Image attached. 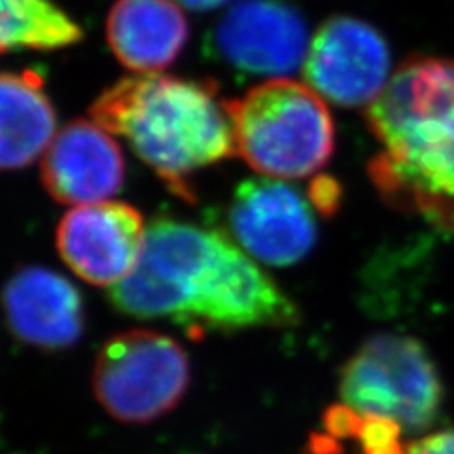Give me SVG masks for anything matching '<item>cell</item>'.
<instances>
[{
    "instance_id": "277c9868",
    "label": "cell",
    "mask_w": 454,
    "mask_h": 454,
    "mask_svg": "<svg viewBox=\"0 0 454 454\" xmlns=\"http://www.w3.org/2000/svg\"><path fill=\"white\" fill-rule=\"evenodd\" d=\"M227 106L237 153L267 178L310 176L333 155V118L324 98L305 83L267 80Z\"/></svg>"
},
{
    "instance_id": "5b68a950",
    "label": "cell",
    "mask_w": 454,
    "mask_h": 454,
    "mask_svg": "<svg viewBox=\"0 0 454 454\" xmlns=\"http://www.w3.org/2000/svg\"><path fill=\"white\" fill-rule=\"evenodd\" d=\"M343 405L360 415L390 419L403 432H422L435 422L443 402L442 379L417 339L375 335L340 372Z\"/></svg>"
},
{
    "instance_id": "30bf717a",
    "label": "cell",
    "mask_w": 454,
    "mask_h": 454,
    "mask_svg": "<svg viewBox=\"0 0 454 454\" xmlns=\"http://www.w3.org/2000/svg\"><path fill=\"white\" fill-rule=\"evenodd\" d=\"M146 230L140 212L127 203L74 207L57 227V250L82 280L112 290L133 273Z\"/></svg>"
},
{
    "instance_id": "52a82bcc",
    "label": "cell",
    "mask_w": 454,
    "mask_h": 454,
    "mask_svg": "<svg viewBox=\"0 0 454 454\" xmlns=\"http://www.w3.org/2000/svg\"><path fill=\"white\" fill-rule=\"evenodd\" d=\"M227 223L240 248L273 267L301 262L318 237L317 218L303 193L267 176L247 180L235 190Z\"/></svg>"
},
{
    "instance_id": "9a60e30c",
    "label": "cell",
    "mask_w": 454,
    "mask_h": 454,
    "mask_svg": "<svg viewBox=\"0 0 454 454\" xmlns=\"http://www.w3.org/2000/svg\"><path fill=\"white\" fill-rule=\"evenodd\" d=\"M82 28L53 0H0V53L74 44Z\"/></svg>"
},
{
    "instance_id": "8992f818",
    "label": "cell",
    "mask_w": 454,
    "mask_h": 454,
    "mask_svg": "<svg viewBox=\"0 0 454 454\" xmlns=\"http://www.w3.org/2000/svg\"><path fill=\"white\" fill-rule=\"evenodd\" d=\"M192 367L175 339L150 330L110 337L93 367V392L106 413L125 424H148L186 395Z\"/></svg>"
},
{
    "instance_id": "2e32d148",
    "label": "cell",
    "mask_w": 454,
    "mask_h": 454,
    "mask_svg": "<svg viewBox=\"0 0 454 454\" xmlns=\"http://www.w3.org/2000/svg\"><path fill=\"white\" fill-rule=\"evenodd\" d=\"M324 428L328 430V439L352 437L360 443L364 454H405L402 442L403 430L400 424L390 419L360 415L347 405L332 407L324 415Z\"/></svg>"
},
{
    "instance_id": "7c38bea8",
    "label": "cell",
    "mask_w": 454,
    "mask_h": 454,
    "mask_svg": "<svg viewBox=\"0 0 454 454\" xmlns=\"http://www.w3.org/2000/svg\"><path fill=\"white\" fill-rule=\"evenodd\" d=\"M12 333L42 350L74 347L83 333V303L68 278L46 267H23L3 290Z\"/></svg>"
},
{
    "instance_id": "3957f363",
    "label": "cell",
    "mask_w": 454,
    "mask_h": 454,
    "mask_svg": "<svg viewBox=\"0 0 454 454\" xmlns=\"http://www.w3.org/2000/svg\"><path fill=\"white\" fill-rule=\"evenodd\" d=\"M91 118L120 135L176 195L190 199L188 176L237 153L230 106L212 82L145 73L114 83Z\"/></svg>"
},
{
    "instance_id": "6da1fadb",
    "label": "cell",
    "mask_w": 454,
    "mask_h": 454,
    "mask_svg": "<svg viewBox=\"0 0 454 454\" xmlns=\"http://www.w3.org/2000/svg\"><path fill=\"white\" fill-rule=\"evenodd\" d=\"M110 301L123 315L163 318L192 335L297 322L295 305L230 237L175 220L148 227L137 267Z\"/></svg>"
},
{
    "instance_id": "8fae6325",
    "label": "cell",
    "mask_w": 454,
    "mask_h": 454,
    "mask_svg": "<svg viewBox=\"0 0 454 454\" xmlns=\"http://www.w3.org/2000/svg\"><path fill=\"white\" fill-rule=\"evenodd\" d=\"M42 182L57 203L83 207L105 203L125 180L118 142L101 125L76 120L55 135L42 155Z\"/></svg>"
},
{
    "instance_id": "4fadbf2b",
    "label": "cell",
    "mask_w": 454,
    "mask_h": 454,
    "mask_svg": "<svg viewBox=\"0 0 454 454\" xmlns=\"http://www.w3.org/2000/svg\"><path fill=\"white\" fill-rule=\"evenodd\" d=\"M188 36V20L173 0H118L106 20L114 55L140 74L173 65Z\"/></svg>"
},
{
    "instance_id": "e0dca14e",
    "label": "cell",
    "mask_w": 454,
    "mask_h": 454,
    "mask_svg": "<svg viewBox=\"0 0 454 454\" xmlns=\"http://www.w3.org/2000/svg\"><path fill=\"white\" fill-rule=\"evenodd\" d=\"M340 195L343 193H340L339 184L330 176H320L317 180H312L309 188L310 203L315 205V208L324 216L333 215V212L339 208Z\"/></svg>"
},
{
    "instance_id": "9c48e42d",
    "label": "cell",
    "mask_w": 454,
    "mask_h": 454,
    "mask_svg": "<svg viewBox=\"0 0 454 454\" xmlns=\"http://www.w3.org/2000/svg\"><path fill=\"white\" fill-rule=\"evenodd\" d=\"M212 44L243 74L286 76L307 59V25L284 0H240L218 21Z\"/></svg>"
},
{
    "instance_id": "ba28073f",
    "label": "cell",
    "mask_w": 454,
    "mask_h": 454,
    "mask_svg": "<svg viewBox=\"0 0 454 454\" xmlns=\"http://www.w3.org/2000/svg\"><path fill=\"white\" fill-rule=\"evenodd\" d=\"M303 74L324 101L337 106H369L390 80V53L372 25L332 18L312 36Z\"/></svg>"
},
{
    "instance_id": "5bb4252c",
    "label": "cell",
    "mask_w": 454,
    "mask_h": 454,
    "mask_svg": "<svg viewBox=\"0 0 454 454\" xmlns=\"http://www.w3.org/2000/svg\"><path fill=\"white\" fill-rule=\"evenodd\" d=\"M55 110L33 73H0V170L31 165L55 138Z\"/></svg>"
},
{
    "instance_id": "ac0fdd59",
    "label": "cell",
    "mask_w": 454,
    "mask_h": 454,
    "mask_svg": "<svg viewBox=\"0 0 454 454\" xmlns=\"http://www.w3.org/2000/svg\"><path fill=\"white\" fill-rule=\"evenodd\" d=\"M405 454H454V432H437L407 445Z\"/></svg>"
},
{
    "instance_id": "7a4b0ae2",
    "label": "cell",
    "mask_w": 454,
    "mask_h": 454,
    "mask_svg": "<svg viewBox=\"0 0 454 454\" xmlns=\"http://www.w3.org/2000/svg\"><path fill=\"white\" fill-rule=\"evenodd\" d=\"M365 120L379 145L367 175L382 201L454 231V59H407Z\"/></svg>"
},
{
    "instance_id": "d6986e66",
    "label": "cell",
    "mask_w": 454,
    "mask_h": 454,
    "mask_svg": "<svg viewBox=\"0 0 454 454\" xmlns=\"http://www.w3.org/2000/svg\"><path fill=\"white\" fill-rule=\"evenodd\" d=\"M230 0H178V4L186 6L190 10H199V12H207V10H215L223 6Z\"/></svg>"
}]
</instances>
